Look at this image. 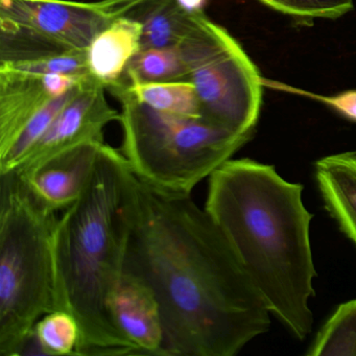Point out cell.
Listing matches in <instances>:
<instances>
[{
    "mask_svg": "<svg viewBox=\"0 0 356 356\" xmlns=\"http://www.w3.org/2000/svg\"><path fill=\"white\" fill-rule=\"evenodd\" d=\"M124 272L161 308L164 355L233 356L270 329V312L230 243L191 195L155 191L133 176Z\"/></svg>",
    "mask_w": 356,
    "mask_h": 356,
    "instance_id": "obj_1",
    "label": "cell"
},
{
    "mask_svg": "<svg viewBox=\"0 0 356 356\" xmlns=\"http://www.w3.org/2000/svg\"><path fill=\"white\" fill-rule=\"evenodd\" d=\"M303 185L274 166L230 159L208 178L205 210L234 250L270 314L298 339L309 334L316 273L310 245L312 214Z\"/></svg>",
    "mask_w": 356,
    "mask_h": 356,
    "instance_id": "obj_2",
    "label": "cell"
},
{
    "mask_svg": "<svg viewBox=\"0 0 356 356\" xmlns=\"http://www.w3.org/2000/svg\"><path fill=\"white\" fill-rule=\"evenodd\" d=\"M133 176L122 151L104 143L82 195L58 218L56 309L70 312L80 324L76 355H137L107 312L108 297L124 272V204Z\"/></svg>",
    "mask_w": 356,
    "mask_h": 356,
    "instance_id": "obj_3",
    "label": "cell"
},
{
    "mask_svg": "<svg viewBox=\"0 0 356 356\" xmlns=\"http://www.w3.org/2000/svg\"><path fill=\"white\" fill-rule=\"evenodd\" d=\"M57 212L15 172L0 175V355H22L35 325L56 309Z\"/></svg>",
    "mask_w": 356,
    "mask_h": 356,
    "instance_id": "obj_4",
    "label": "cell"
},
{
    "mask_svg": "<svg viewBox=\"0 0 356 356\" xmlns=\"http://www.w3.org/2000/svg\"><path fill=\"white\" fill-rule=\"evenodd\" d=\"M108 90L120 104V151L135 177L161 193L191 195L254 135L158 111L139 102L124 80Z\"/></svg>",
    "mask_w": 356,
    "mask_h": 356,
    "instance_id": "obj_5",
    "label": "cell"
},
{
    "mask_svg": "<svg viewBox=\"0 0 356 356\" xmlns=\"http://www.w3.org/2000/svg\"><path fill=\"white\" fill-rule=\"evenodd\" d=\"M178 47L203 118L234 132H255L264 78L230 33L195 12Z\"/></svg>",
    "mask_w": 356,
    "mask_h": 356,
    "instance_id": "obj_6",
    "label": "cell"
},
{
    "mask_svg": "<svg viewBox=\"0 0 356 356\" xmlns=\"http://www.w3.org/2000/svg\"><path fill=\"white\" fill-rule=\"evenodd\" d=\"M136 9L120 0H0V61L86 51L99 33Z\"/></svg>",
    "mask_w": 356,
    "mask_h": 356,
    "instance_id": "obj_7",
    "label": "cell"
},
{
    "mask_svg": "<svg viewBox=\"0 0 356 356\" xmlns=\"http://www.w3.org/2000/svg\"><path fill=\"white\" fill-rule=\"evenodd\" d=\"M105 86L89 76L44 134L11 172L24 174L51 156L85 143H105L104 130L120 122V113L108 103Z\"/></svg>",
    "mask_w": 356,
    "mask_h": 356,
    "instance_id": "obj_8",
    "label": "cell"
},
{
    "mask_svg": "<svg viewBox=\"0 0 356 356\" xmlns=\"http://www.w3.org/2000/svg\"><path fill=\"white\" fill-rule=\"evenodd\" d=\"M87 76H36L0 67V155L7 152L44 106L72 90Z\"/></svg>",
    "mask_w": 356,
    "mask_h": 356,
    "instance_id": "obj_9",
    "label": "cell"
},
{
    "mask_svg": "<svg viewBox=\"0 0 356 356\" xmlns=\"http://www.w3.org/2000/svg\"><path fill=\"white\" fill-rule=\"evenodd\" d=\"M107 312L112 324L134 346L137 355H164L161 308L147 283L124 272L108 297Z\"/></svg>",
    "mask_w": 356,
    "mask_h": 356,
    "instance_id": "obj_10",
    "label": "cell"
},
{
    "mask_svg": "<svg viewBox=\"0 0 356 356\" xmlns=\"http://www.w3.org/2000/svg\"><path fill=\"white\" fill-rule=\"evenodd\" d=\"M104 143H81L18 175L43 207L54 212L65 210L82 195Z\"/></svg>",
    "mask_w": 356,
    "mask_h": 356,
    "instance_id": "obj_11",
    "label": "cell"
},
{
    "mask_svg": "<svg viewBox=\"0 0 356 356\" xmlns=\"http://www.w3.org/2000/svg\"><path fill=\"white\" fill-rule=\"evenodd\" d=\"M143 24L131 15L112 22L86 49L89 74L106 89L124 80L131 60L140 51Z\"/></svg>",
    "mask_w": 356,
    "mask_h": 356,
    "instance_id": "obj_12",
    "label": "cell"
},
{
    "mask_svg": "<svg viewBox=\"0 0 356 356\" xmlns=\"http://www.w3.org/2000/svg\"><path fill=\"white\" fill-rule=\"evenodd\" d=\"M314 175L325 208L356 245V152L318 160Z\"/></svg>",
    "mask_w": 356,
    "mask_h": 356,
    "instance_id": "obj_13",
    "label": "cell"
},
{
    "mask_svg": "<svg viewBox=\"0 0 356 356\" xmlns=\"http://www.w3.org/2000/svg\"><path fill=\"white\" fill-rule=\"evenodd\" d=\"M126 83L139 102L153 109L184 118H203L197 89L191 81Z\"/></svg>",
    "mask_w": 356,
    "mask_h": 356,
    "instance_id": "obj_14",
    "label": "cell"
},
{
    "mask_svg": "<svg viewBox=\"0 0 356 356\" xmlns=\"http://www.w3.org/2000/svg\"><path fill=\"white\" fill-rule=\"evenodd\" d=\"M129 14L143 24L141 49L178 47L191 24V14L177 0H168L156 7Z\"/></svg>",
    "mask_w": 356,
    "mask_h": 356,
    "instance_id": "obj_15",
    "label": "cell"
},
{
    "mask_svg": "<svg viewBox=\"0 0 356 356\" xmlns=\"http://www.w3.org/2000/svg\"><path fill=\"white\" fill-rule=\"evenodd\" d=\"M32 339L39 355H76L80 324L70 312L53 310L36 323Z\"/></svg>",
    "mask_w": 356,
    "mask_h": 356,
    "instance_id": "obj_16",
    "label": "cell"
},
{
    "mask_svg": "<svg viewBox=\"0 0 356 356\" xmlns=\"http://www.w3.org/2000/svg\"><path fill=\"white\" fill-rule=\"evenodd\" d=\"M188 70L179 47L140 49L127 68V82L187 80Z\"/></svg>",
    "mask_w": 356,
    "mask_h": 356,
    "instance_id": "obj_17",
    "label": "cell"
},
{
    "mask_svg": "<svg viewBox=\"0 0 356 356\" xmlns=\"http://www.w3.org/2000/svg\"><path fill=\"white\" fill-rule=\"evenodd\" d=\"M309 356H356V299L341 304L306 352Z\"/></svg>",
    "mask_w": 356,
    "mask_h": 356,
    "instance_id": "obj_18",
    "label": "cell"
},
{
    "mask_svg": "<svg viewBox=\"0 0 356 356\" xmlns=\"http://www.w3.org/2000/svg\"><path fill=\"white\" fill-rule=\"evenodd\" d=\"M0 67L36 76L55 74H70L79 78L90 76L86 51H57L30 59L0 61Z\"/></svg>",
    "mask_w": 356,
    "mask_h": 356,
    "instance_id": "obj_19",
    "label": "cell"
},
{
    "mask_svg": "<svg viewBox=\"0 0 356 356\" xmlns=\"http://www.w3.org/2000/svg\"><path fill=\"white\" fill-rule=\"evenodd\" d=\"M266 7L303 20L337 19L353 10V0H259Z\"/></svg>",
    "mask_w": 356,
    "mask_h": 356,
    "instance_id": "obj_20",
    "label": "cell"
},
{
    "mask_svg": "<svg viewBox=\"0 0 356 356\" xmlns=\"http://www.w3.org/2000/svg\"><path fill=\"white\" fill-rule=\"evenodd\" d=\"M262 82H264V87L284 91V92L293 93V95L309 97V99L321 102L328 107L332 108L333 110L339 112V114L345 116L348 120L356 122V90L345 91V92L339 93V95H333V97H324V95H320L318 93L302 90V89L295 88V87L289 86V85L268 80V79H262Z\"/></svg>",
    "mask_w": 356,
    "mask_h": 356,
    "instance_id": "obj_21",
    "label": "cell"
},
{
    "mask_svg": "<svg viewBox=\"0 0 356 356\" xmlns=\"http://www.w3.org/2000/svg\"><path fill=\"white\" fill-rule=\"evenodd\" d=\"M177 3L189 13L203 11L206 0H177Z\"/></svg>",
    "mask_w": 356,
    "mask_h": 356,
    "instance_id": "obj_22",
    "label": "cell"
},
{
    "mask_svg": "<svg viewBox=\"0 0 356 356\" xmlns=\"http://www.w3.org/2000/svg\"><path fill=\"white\" fill-rule=\"evenodd\" d=\"M120 1L137 3V5H138V9H136L133 12H138L149 9V8L156 7V6L165 3V1H168V0H120Z\"/></svg>",
    "mask_w": 356,
    "mask_h": 356,
    "instance_id": "obj_23",
    "label": "cell"
}]
</instances>
